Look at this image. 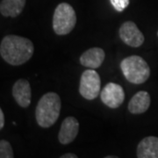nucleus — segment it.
<instances>
[{"instance_id": "1", "label": "nucleus", "mask_w": 158, "mask_h": 158, "mask_svg": "<svg viewBox=\"0 0 158 158\" xmlns=\"http://www.w3.org/2000/svg\"><path fill=\"white\" fill-rule=\"evenodd\" d=\"M33 42L18 35H6L0 44V55L7 63L19 66L29 61L34 55Z\"/></svg>"}, {"instance_id": "2", "label": "nucleus", "mask_w": 158, "mask_h": 158, "mask_svg": "<svg viewBox=\"0 0 158 158\" xmlns=\"http://www.w3.org/2000/svg\"><path fill=\"white\" fill-rule=\"evenodd\" d=\"M61 112V98L56 92H48L40 98L35 110L37 124L48 128L57 121Z\"/></svg>"}, {"instance_id": "3", "label": "nucleus", "mask_w": 158, "mask_h": 158, "mask_svg": "<svg viewBox=\"0 0 158 158\" xmlns=\"http://www.w3.org/2000/svg\"><path fill=\"white\" fill-rule=\"evenodd\" d=\"M120 69L126 79L134 85L145 83L150 76L148 64L139 56L126 57L120 62Z\"/></svg>"}, {"instance_id": "4", "label": "nucleus", "mask_w": 158, "mask_h": 158, "mask_svg": "<svg viewBox=\"0 0 158 158\" xmlns=\"http://www.w3.org/2000/svg\"><path fill=\"white\" fill-rule=\"evenodd\" d=\"M77 15L74 8L68 3L56 6L53 16V29L57 35H66L75 27Z\"/></svg>"}, {"instance_id": "5", "label": "nucleus", "mask_w": 158, "mask_h": 158, "mask_svg": "<svg viewBox=\"0 0 158 158\" xmlns=\"http://www.w3.org/2000/svg\"><path fill=\"white\" fill-rule=\"evenodd\" d=\"M101 80L98 73L93 69L83 72L80 78L79 93L85 99H95L101 92Z\"/></svg>"}, {"instance_id": "6", "label": "nucleus", "mask_w": 158, "mask_h": 158, "mask_svg": "<svg viewBox=\"0 0 158 158\" xmlns=\"http://www.w3.org/2000/svg\"><path fill=\"white\" fill-rule=\"evenodd\" d=\"M118 34L125 44L132 48H139L144 42V35L133 21H126L119 27Z\"/></svg>"}, {"instance_id": "7", "label": "nucleus", "mask_w": 158, "mask_h": 158, "mask_svg": "<svg viewBox=\"0 0 158 158\" xmlns=\"http://www.w3.org/2000/svg\"><path fill=\"white\" fill-rule=\"evenodd\" d=\"M102 102L110 108L119 107L125 99V92L119 85L114 83H108L100 93Z\"/></svg>"}, {"instance_id": "8", "label": "nucleus", "mask_w": 158, "mask_h": 158, "mask_svg": "<svg viewBox=\"0 0 158 158\" xmlns=\"http://www.w3.org/2000/svg\"><path fill=\"white\" fill-rule=\"evenodd\" d=\"M12 96L19 106L28 107L32 98V90L28 81L26 79H19L12 86Z\"/></svg>"}, {"instance_id": "9", "label": "nucleus", "mask_w": 158, "mask_h": 158, "mask_svg": "<svg viewBox=\"0 0 158 158\" xmlns=\"http://www.w3.org/2000/svg\"><path fill=\"white\" fill-rule=\"evenodd\" d=\"M79 131L78 120L74 117H67L61 125L58 134V140L60 143L67 145L76 139Z\"/></svg>"}, {"instance_id": "10", "label": "nucleus", "mask_w": 158, "mask_h": 158, "mask_svg": "<svg viewBox=\"0 0 158 158\" xmlns=\"http://www.w3.org/2000/svg\"><path fill=\"white\" fill-rule=\"evenodd\" d=\"M105 51L100 48H91L83 53L80 56V62L83 66L88 69L99 68L105 60Z\"/></svg>"}, {"instance_id": "11", "label": "nucleus", "mask_w": 158, "mask_h": 158, "mask_svg": "<svg viewBox=\"0 0 158 158\" xmlns=\"http://www.w3.org/2000/svg\"><path fill=\"white\" fill-rule=\"evenodd\" d=\"M138 158H158V138L148 136L142 139L137 146Z\"/></svg>"}, {"instance_id": "12", "label": "nucleus", "mask_w": 158, "mask_h": 158, "mask_svg": "<svg viewBox=\"0 0 158 158\" xmlns=\"http://www.w3.org/2000/svg\"><path fill=\"white\" fill-rule=\"evenodd\" d=\"M150 95L148 92L141 90L135 94L128 104V111L133 114H141L147 112L150 106Z\"/></svg>"}, {"instance_id": "13", "label": "nucleus", "mask_w": 158, "mask_h": 158, "mask_svg": "<svg viewBox=\"0 0 158 158\" xmlns=\"http://www.w3.org/2000/svg\"><path fill=\"white\" fill-rule=\"evenodd\" d=\"M26 6V0H2L0 12L5 17H18Z\"/></svg>"}, {"instance_id": "14", "label": "nucleus", "mask_w": 158, "mask_h": 158, "mask_svg": "<svg viewBox=\"0 0 158 158\" xmlns=\"http://www.w3.org/2000/svg\"><path fill=\"white\" fill-rule=\"evenodd\" d=\"M13 150L11 144L6 140L0 141V157L1 158H12Z\"/></svg>"}, {"instance_id": "15", "label": "nucleus", "mask_w": 158, "mask_h": 158, "mask_svg": "<svg viewBox=\"0 0 158 158\" xmlns=\"http://www.w3.org/2000/svg\"><path fill=\"white\" fill-rule=\"evenodd\" d=\"M113 8L118 12L123 11L129 5V0H110Z\"/></svg>"}, {"instance_id": "16", "label": "nucleus", "mask_w": 158, "mask_h": 158, "mask_svg": "<svg viewBox=\"0 0 158 158\" xmlns=\"http://www.w3.org/2000/svg\"><path fill=\"white\" fill-rule=\"evenodd\" d=\"M5 126V115L2 109H0V129H3Z\"/></svg>"}, {"instance_id": "17", "label": "nucleus", "mask_w": 158, "mask_h": 158, "mask_svg": "<svg viewBox=\"0 0 158 158\" xmlns=\"http://www.w3.org/2000/svg\"><path fill=\"white\" fill-rule=\"evenodd\" d=\"M61 158H77V156L75 155V154H71V153H68V154H65L61 156Z\"/></svg>"}, {"instance_id": "18", "label": "nucleus", "mask_w": 158, "mask_h": 158, "mask_svg": "<svg viewBox=\"0 0 158 158\" xmlns=\"http://www.w3.org/2000/svg\"><path fill=\"white\" fill-rule=\"evenodd\" d=\"M157 35H158V33H157Z\"/></svg>"}]
</instances>
